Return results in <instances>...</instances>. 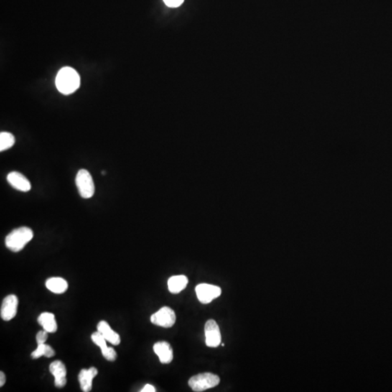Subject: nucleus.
<instances>
[{"instance_id":"1","label":"nucleus","mask_w":392,"mask_h":392,"mask_svg":"<svg viewBox=\"0 0 392 392\" xmlns=\"http://www.w3.org/2000/svg\"><path fill=\"white\" fill-rule=\"evenodd\" d=\"M55 85L59 92L63 95H70L80 86V75L72 68H62L57 74Z\"/></svg>"},{"instance_id":"2","label":"nucleus","mask_w":392,"mask_h":392,"mask_svg":"<svg viewBox=\"0 0 392 392\" xmlns=\"http://www.w3.org/2000/svg\"><path fill=\"white\" fill-rule=\"evenodd\" d=\"M34 233L32 230L27 227H21L13 230L7 235L6 245L8 249L13 252H19L26 245L32 240Z\"/></svg>"},{"instance_id":"3","label":"nucleus","mask_w":392,"mask_h":392,"mask_svg":"<svg viewBox=\"0 0 392 392\" xmlns=\"http://www.w3.org/2000/svg\"><path fill=\"white\" fill-rule=\"evenodd\" d=\"M220 378L218 375L211 373H204L194 375L189 380L188 384L192 391L201 392L219 385Z\"/></svg>"},{"instance_id":"4","label":"nucleus","mask_w":392,"mask_h":392,"mask_svg":"<svg viewBox=\"0 0 392 392\" xmlns=\"http://www.w3.org/2000/svg\"><path fill=\"white\" fill-rule=\"evenodd\" d=\"M76 184L81 197L88 199L95 193V184L90 173L86 169H80L76 177Z\"/></svg>"},{"instance_id":"5","label":"nucleus","mask_w":392,"mask_h":392,"mask_svg":"<svg viewBox=\"0 0 392 392\" xmlns=\"http://www.w3.org/2000/svg\"><path fill=\"white\" fill-rule=\"evenodd\" d=\"M151 321L154 325L161 326V327H172L176 322L175 312L169 306H164L157 312L152 314Z\"/></svg>"},{"instance_id":"6","label":"nucleus","mask_w":392,"mask_h":392,"mask_svg":"<svg viewBox=\"0 0 392 392\" xmlns=\"http://www.w3.org/2000/svg\"><path fill=\"white\" fill-rule=\"evenodd\" d=\"M195 292L200 302L202 304H209L220 296L222 290L219 286L215 285L202 283L196 286Z\"/></svg>"},{"instance_id":"7","label":"nucleus","mask_w":392,"mask_h":392,"mask_svg":"<svg viewBox=\"0 0 392 392\" xmlns=\"http://www.w3.org/2000/svg\"><path fill=\"white\" fill-rule=\"evenodd\" d=\"M206 344L211 348H216L220 345L222 341L220 329L217 322L209 319L205 325Z\"/></svg>"},{"instance_id":"8","label":"nucleus","mask_w":392,"mask_h":392,"mask_svg":"<svg viewBox=\"0 0 392 392\" xmlns=\"http://www.w3.org/2000/svg\"><path fill=\"white\" fill-rule=\"evenodd\" d=\"M19 299L16 295H9L5 298L1 306L0 315L6 321L11 320L17 314Z\"/></svg>"},{"instance_id":"9","label":"nucleus","mask_w":392,"mask_h":392,"mask_svg":"<svg viewBox=\"0 0 392 392\" xmlns=\"http://www.w3.org/2000/svg\"><path fill=\"white\" fill-rule=\"evenodd\" d=\"M49 371L55 377V386L62 388L67 384V368L60 360H55L49 365Z\"/></svg>"},{"instance_id":"10","label":"nucleus","mask_w":392,"mask_h":392,"mask_svg":"<svg viewBox=\"0 0 392 392\" xmlns=\"http://www.w3.org/2000/svg\"><path fill=\"white\" fill-rule=\"evenodd\" d=\"M7 180L13 188L21 192H29L31 190L30 182L21 173L17 172L9 173L7 177Z\"/></svg>"},{"instance_id":"11","label":"nucleus","mask_w":392,"mask_h":392,"mask_svg":"<svg viewBox=\"0 0 392 392\" xmlns=\"http://www.w3.org/2000/svg\"><path fill=\"white\" fill-rule=\"evenodd\" d=\"M153 351L162 364H169L173 360V349L166 342H159L153 346Z\"/></svg>"},{"instance_id":"12","label":"nucleus","mask_w":392,"mask_h":392,"mask_svg":"<svg viewBox=\"0 0 392 392\" xmlns=\"http://www.w3.org/2000/svg\"><path fill=\"white\" fill-rule=\"evenodd\" d=\"M98 369L92 368L88 369H82L79 375V381H80L81 389L82 391L89 392L91 391L92 387V380L98 375Z\"/></svg>"},{"instance_id":"13","label":"nucleus","mask_w":392,"mask_h":392,"mask_svg":"<svg viewBox=\"0 0 392 392\" xmlns=\"http://www.w3.org/2000/svg\"><path fill=\"white\" fill-rule=\"evenodd\" d=\"M98 331L106 341L110 342V344H113V345L117 346L121 342V338L117 333L112 330L111 328L108 325V322L105 321H100L98 325Z\"/></svg>"},{"instance_id":"14","label":"nucleus","mask_w":392,"mask_h":392,"mask_svg":"<svg viewBox=\"0 0 392 392\" xmlns=\"http://www.w3.org/2000/svg\"><path fill=\"white\" fill-rule=\"evenodd\" d=\"M39 325H42L44 330L48 333H55L57 330V322L55 315L52 313L43 312L39 315L37 319Z\"/></svg>"},{"instance_id":"15","label":"nucleus","mask_w":392,"mask_h":392,"mask_svg":"<svg viewBox=\"0 0 392 392\" xmlns=\"http://www.w3.org/2000/svg\"><path fill=\"white\" fill-rule=\"evenodd\" d=\"M188 283V279L184 276L171 277L168 281V288L173 294H177L183 291Z\"/></svg>"},{"instance_id":"16","label":"nucleus","mask_w":392,"mask_h":392,"mask_svg":"<svg viewBox=\"0 0 392 392\" xmlns=\"http://www.w3.org/2000/svg\"><path fill=\"white\" fill-rule=\"evenodd\" d=\"M46 287L56 294H63L69 288L67 281L62 278H51L46 281Z\"/></svg>"},{"instance_id":"17","label":"nucleus","mask_w":392,"mask_h":392,"mask_svg":"<svg viewBox=\"0 0 392 392\" xmlns=\"http://www.w3.org/2000/svg\"><path fill=\"white\" fill-rule=\"evenodd\" d=\"M55 355V351L50 347L45 344H38V347L35 351L31 353V358L38 359L42 356L46 357H52Z\"/></svg>"},{"instance_id":"18","label":"nucleus","mask_w":392,"mask_h":392,"mask_svg":"<svg viewBox=\"0 0 392 392\" xmlns=\"http://www.w3.org/2000/svg\"><path fill=\"white\" fill-rule=\"evenodd\" d=\"M15 143H16V139L11 133H6V132L0 133V151L1 152L12 148L14 146Z\"/></svg>"},{"instance_id":"19","label":"nucleus","mask_w":392,"mask_h":392,"mask_svg":"<svg viewBox=\"0 0 392 392\" xmlns=\"http://www.w3.org/2000/svg\"><path fill=\"white\" fill-rule=\"evenodd\" d=\"M91 339L92 342L96 345H98L101 349V351L104 350L105 349L108 347L106 344V339L98 331L92 334Z\"/></svg>"},{"instance_id":"20","label":"nucleus","mask_w":392,"mask_h":392,"mask_svg":"<svg viewBox=\"0 0 392 392\" xmlns=\"http://www.w3.org/2000/svg\"><path fill=\"white\" fill-rule=\"evenodd\" d=\"M101 352L103 357L108 361L113 362L116 360L117 357L116 351L111 347H107L104 350L101 351Z\"/></svg>"},{"instance_id":"21","label":"nucleus","mask_w":392,"mask_h":392,"mask_svg":"<svg viewBox=\"0 0 392 392\" xmlns=\"http://www.w3.org/2000/svg\"><path fill=\"white\" fill-rule=\"evenodd\" d=\"M48 338V332L46 331H41L37 334V342L38 344H44Z\"/></svg>"},{"instance_id":"22","label":"nucleus","mask_w":392,"mask_h":392,"mask_svg":"<svg viewBox=\"0 0 392 392\" xmlns=\"http://www.w3.org/2000/svg\"><path fill=\"white\" fill-rule=\"evenodd\" d=\"M164 2L169 8H177L182 4L184 0H164Z\"/></svg>"},{"instance_id":"23","label":"nucleus","mask_w":392,"mask_h":392,"mask_svg":"<svg viewBox=\"0 0 392 392\" xmlns=\"http://www.w3.org/2000/svg\"><path fill=\"white\" fill-rule=\"evenodd\" d=\"M156 390L155 387L151 384H146L144 388L141 390V392H156Z\"/></svg>"},{"instance_id":"24","label":"nucleus","mask_w":392,"mask_h":392,"mask_svg":"<svg viewBox=\"0 0 392 392\" xmlns=\"http://www.w3.org/2000/svg\"><path fill=\"white\" fill-rule=\"evenodd\" d=\"M6 375H5V373H3V372H1V373H0V386L3 387L4 386L5 383H6Z\"/></svg>"}]
</instances>
